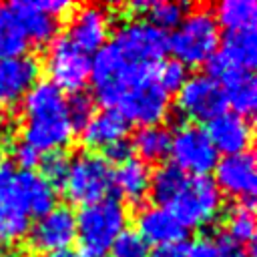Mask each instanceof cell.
Masks as SVG:
<instances>
[{
    "instance_id": "6da1fadb",
    "label": "cell",
    "mask_w": 257,
    "mask_h": 257,
    "mask_svg": "<svg viewBox=\"0 0 257 257\" xmlns=\"http://www.w3.org/2000/svg\"><path fill=\"white\" fill-rule=\"evenodd\" d=\"M22 143L38 153L62 151L74 137L66 98L50 80H38L22 98Z\"/></svg>"
},
{
    "instance_id": "7a4b0ae2",
    "label": "cell",
    "mask_w": 257,
    "mask_h": 257,
    "mask_svg": "<svg viewBox=\"0 0 257 257\" xmlns=\"http://www.w3.org/2000/svg\"><path fill=\"white\" fill-rule=\"evenodd\" d=\"M76 241L86 257H102L108 253L112 241L126 229L128 211L114 199L104 197L96 203L84 205L76 215Z\"/></svg>"
},
{
    "instance_id": "3957f363",
    "label": "cell",
    "mask_w": 257,
    "mask_h": 257,
    "mask_svg": "<svg viewBox=\"0 0 257 257\" xmlns=\"http://www.w3.org/2000/svg\"><path fill=\"white\" fill-rule=\"evenodd\" d=\"M221 32L209 8H197L185 14L169 38V50L183 66H201L219 50Z\"/></svg>"
},
{
    "instance_id": "277c9868",
    "label": "cell",
    "mask_w": 257,
    "mask_h": 257,
    "mask_svg": "<svg viewBox=\"0 0 257 257\" xmlns=\"http://www.w3.org/2000/svg\"><path fill=\"white\" fill-rule=\"evenodd\" d=\"M54 189L34 171H22L12 161H0V205H8L28 217H42L56 205Z\"/></svg>"
},
{
    "instance_id": "5b68a950",
    "label": "cell",
    "mask_w": 257,
    "mask_h": 257,
    "mask_svg": "<svg viewBox=\"0 0 257 257\" xmlns=\"http://www.w3.org/2000/svg\"><path fill=\"white\" fill-rule=\"evenodd\" d=\"M151 72L153 68L128 64L110 42L96 50L94 58L90 60V80L94 86V96L108 108H114L124 90Z\"/></svg>"
},
{
    "instance_id": "8992f818",
    "label": "cell",
    "mask_w": 257,
    "mask_h": 257,
    "mask_svg": "<svg viewBox=\"0 0 257 257\" xmlns=\"http://www.w3.org/2000/svg\"><path fill=\"white\" fill-rule=\"evenodd\" d=\"M185 229L213 223L223 211V195L209 177H189L179 195L167 207Z\"/></svg>"
},
{
    "instance_id": "52a82bcc",
    "label": "cell",
    "mask_w": 257,
    "mask_h": 257,
    "mask_svg": "<svg viewBox=\"0 0 257 257\" xmlns=\"http://www.w3.org/2000/svg\"><path fill=\"white\" fill-rule=\"evenodd\" d=\"M118 54L135 66L153 68L169 50V36L143 18L126 20L110 42Z\"/></svg>"
},
{
    "instance_id": "ba28073f",
    "label": "cell",
    "mask_w": 257,
    "mask_h": 257,
    "mask_svg": "<svg viewBox=\"0 0 257 257\" xmlns=\"http://www.w3.org/2000/svg\"><path fill=\"white\" fill-rule=\"evenodd\" d=\"M64 195L78 205H90L104 199L112 189V169L96 153H80L70 161L64 181Z\"/></svg>"
},
{
    "instance_id": "9c48e42d",
    "label": "cell",
    "mask_w": 257,
    "mask_h": 257,
    "mask_svg": "<svg viewBox=\"0 0 257 257\" xmlns=\"http://www.w3.org/2000/svg\"><path fill=\"white\" fill-rule=\"evenodd\" d=\"M169 155L173 157L175 167L193 177H207L219 161L213 143L209 141L205 128L199 124L179 126L171 139Z\"/></svg>"
},
{
    "instance_id": "30bf717a",
    "label": "cell",
    "mask_w": 257,
    "mask_h": 257,
    "mask_svg": "<svg viewBox=\"0 0 257 257\" xmlns=\"http://www.w3.org/2000/svg\"><path fill=\"white\" fill-rule=\"evenodd\" d=\"M46 72L62 92H78L90 78V58L68 38H54L46 52Z\"/></svg>"
},
{
    "instance_id": "8fae6325",
    "label": "cell",
    "mask_w": 257,
    "mask_h": 257,
    "mask_svg": "<svg viewBox=\"0 0 257 257\" xmlns=\"http://www.w3.org/2000/svg\"><path fill=\"white\" fill-rule=\"evenodd\" d=\"M118 112L131 122H139L141 126L161 124V120L169 114V94L155 82L153 72L135 84H131L116 104Z\"/></svg>"
},
{
    "instance_id": "7c38bea8",
    "label": "cell",
    "mask_w": 257,
    "mask_h": 257,
    "mask_svg": "<svg viewBox=\"0 0 257 257\" xmlns=\"http://www.w3.org/2000/svg\"><path fill=\"white\" fill-rule=\"evenodd\" d=\"M225 96L217 78L209 74L187 76L183 86L177 90V108L183 116L193 120H213L225 112Z\"/></svg>"
},
{
    "instance_id": "4fadbf2b",
    "label": "cell",
    "mask_w": 257,
    "mask_h": 257,
    "mask_svg": "<svg viewBox=\"0 0 257 257\" xmlns=\"http://www.w3.org/2000/svg\"><path fill=\"white\" fill-rule=\"evenodd\" d=\"M28 247L34 253L50 255L62 249H70L76 241V221L72 209L60 205L38 217L34 225H30L28 233Z\"/></svg>"
},
{
    "instance_id": "5bb4252c",
    "label": "cell",
    "mask_w": 257,
    "mask_h": 257,
    "mask_svg": "<svg viewBox=\"0 0 257 257\" xmlns=\"http://www.w3.org/2000/svg\"><path fill=\"white\" fill-rule=\"evenodd\" d=\"M221 195L241 199V203L253 205V195L257 191V171L255 157L247 153L225 155L215 165V181Z\"/></svg>"
},
{
    "instance_id": "9a60e30c",
    "label": "cell",
    "mask_w": 257,
    "mask_h": 257,
    "mask_svg": "<svg viewBox=\"0 0 257 257\" xmlns=\"http://www.w3.org/2000/svg\"><path fill=\"white\" fill-rule=\"evenodd\" d=\"M40 64L30 54L0 60V112L14 108L38 82Z\"/></svg>"
},
{
    "instance_id": "2e32d148",
    "label": "cell",
    "mask_w": 257,
    "mask_h": 257,
    "mask_svg": "<svg viewBox=\"0 0 257 257\" xmlns=\"http://www.w3.org/2000/svg\"><path fill=\"white\" fill-rule=\"evenodd\" d=\"M110 32V12L98 4L76 8L68 22V40L84 54L96 52L106 44Z\"/></svg>"
},
{
    "instance_id": "e0dca14e",
    "label": "cell",
    "mask_w": 257,
    "mask_h": 257,
    "mask_svg": "<svg viewBox=\"0 0 257 257\" xmlns=\"http://www.w3.org/2000/svg\"><path fill=\"white\" fill-rule=\"evenodd\" d=\"M205 133L213 143L215 151H221L223 155L247 153L253 141V126L249 118L239 116L235 112H221L219 116L209 120Z\"/></svg>"
},
{
    "instance_id": "ac0fdd59",
    "label": "cell",
    "mask_w": 257,
    "mask_h": 257,
    "mask_svg": "<svg viewBox=\"0 0 257 257\" xmlns=\"http://www.w3.org/2000/svg\"><path fill=\"white\" fill-rule=\"evenodd\" d=\"M137 233L147 241L157 247L163 245H177L183 243L187 229L181 225V221L165 207L153 205L141 209L137 217Z\"/></svg>"
},
{
    "instance_id": "d6986e66",
    "label": "cell",
    "mask_w": 257,
    "mask_h": 257,
    "mask_svg": "<svg viewBox=\"0 0 257 257\" xmlns=\"http://www.w3.org/2000/svg\"><path fill=\"white\" fill-rule=\"evenodd\" d=\"M6 8L22 28L28 42L48 44L54 40L58 30V18L52 16L42 6V2H12Z\"/></svg>"
},
{
    "instance_id": "ffe728a7",
    "label": "cell",
    "mask_w": 257,
    "mask_h": 257,
    "mask_svg": "<svg viewBox=\"0 0 257 257\" xmlns=\"http://www.w3.org/2000/svg\"><path fill=\"white\" fill-rule=\"evenodd\" d=\"M225 96V104L239 116H251L257 106V80L251 70L229 68L219 80Z\"/></svg>"
},
{
    "instance_id": "44dd1931",
    "label": "cell",
    "mask_w": 257,
    "mask_h": 257,
    "mask_svg": "<svg viewBox=\"0 0 257 257\" xmlns=\"http://www.w3.org/2000/svg\"><path fill=\"white\" fill-rule=\"evenodd\" d=\"M80 133L82 143L88 149H104L114 141L126 139L128 120L116 108H104L100 112H94Z\"/></svg>"
},
{
    "instance_id": "7402d4cb",
    "label": "cell",
    "mask_w": 257,
    "mask_h": 257,
    "mask_svg": "<svg viewBox=\"0 0 257 257\" xmlns=\"http://www.w3.org/2000/svg\"><path fill=\"white\" fill-rule=\"evenodd\" d=\"M229 68H241V70H251L257 62V34L255 28H245V30H231L223 36L219 42V52H217Z\"/></svg>"
},
{
    "instance_id": "603a6c76",
    "label": "cell",
    "mask_w": 257,
    "mask_h": 257,
    "mask_svg": "<svg viewBox=\"0 0 257 257\" xmlns=\"http://www.w3.org/2000/svg\"><path fill=\"white\" fill-rule=\"evenodd\" d=\"M112 185L128 203H141L151 189V169L141 159H128L112 173Z\"/></svg>"
},
{
    "instance_id": "cb8c5ba5",
    "label": "cell",
    "mask_w": 257,
    "mask_h": 257,
    "mask_svg": "<svg viewBox=\"0 0 257 257\" xmlns=\"http://www.w3.org/2000/svg\"><path fill=\"white\" fill-rule=\"evenodd\" d=\"M171 139L173 135L169 133L167 126L163 124H149V126H141L135 135V141L131 143L139 155L143 163H159L163 161L169 153H171Z\"/></svg>"
},
{
    "instance_id": "d4e9b609",
    "label": "cell",
    "mask_w": 257,
    "mask_h": 257,
    "mask_svg": "<svg viewBox=\"0 0 257 257\" xmlns=\"http://www.w3.org/2000/svg\"><path fill=\"white\" fill-rule=\"evenodd\" d=\"M213 16L219 26L227 32L255 28L257 20V4L255 0H223L215 6Z\"/></svg>"
},
{
    "instance_id": "484cf974",
    "label": "cell",
    "mask_w": 257,
    "mask_h": 257,
    "mask_svg": "<svg viewBox=\"0 0 257 257\" xmlns=\"http://www.w3.org/2000/svg\"><path fill=\"white\" fill-rule=\"evenodd\" d=\"M189 175H185L179 167H175L173 163L161 165L153 175H151V195L157 201L159 207H169L173 203V199L179 195V191L183 189V185L187 183Z\"/></svg>"
},
{
    "instance_id": "4316f807",
    "label": "cell",
    "mask_w": 257,
    "mask_h": 257,
    "mask_svg": "<svg viewBox=\"0 0 257 257\" xmlns=\"http://www.w3.org/2000/svg\"><path fill=\"white\" fill-rule=\"evenodd\" d=\"M133 10L141 12L147 16V22L157 26L159 30L167 28H177L179 22L185 18L189 4L187 2H169V0H159V2H135L131 6Z\"/></svg>"
},
{
    "instance_id": "83f0119b",
    "label": "cell",
    "mask_w": 257,
    "mask_h": 257,
    "mask_svg": "<svg viewBox=\"0 0 257 257\" xmlns=\"http://www.w3.org/2000/svg\"><path fill=\"white\" fill-rule=\"evenodd\" d=\"M28 38L24 36L22 28L18 26L10 10L6 6L0 8V60L24 54Z\"/></svg>"
},
{
    "instance_id": "f1b7e54d",
    "label": "cell",
    "mask_w": 257,
    "mask_h": 257,
    "mask_svg": "<svg viewBox=\"0 0 257 257\" xmlns=\"http://www.w3.org/2000/svg\"><path fill=\"white\" fill-rule=\"evenodd\" d=\"M243 251H239V245L227 235H217L215 239L201 237L193 243L185 245L183 257H239Z\"/></svg>"
},
{
    "instance_id": "f546056e",
    "label": "cell",
    "mask_w": 257,
    "mask_h": 257,
    "mask_svg": "<svg viewBox=\"0 0 257 257\" xmlns=\"http://www.w3.org/2000/svg\"><path fill=\"white\" fill-rule=\"evenodd\" d=\"M251 207L253 205L249 203H239L227 215V235L237 245H245L255 239V215Z\"/></svg>"
},
{
    "instance_id": "4dcf8cb0",
    "label": "cell",
    "mask_w": 257,
    "mask_h": 257,
    "mask_svg": "<svg viewBox=\"0 0 257 257\" xmlns=\"http://www.w3.org/2000/svg\"><path fill=\"white\" fill-rule=\"evenodd\" d=\"M30 229V217L8 205H0V247L14 245L24 239Z\"/></svg>"
},
{
    "instance_id": "1f68e13d",
    "label": "cell",
    "mask_w": 257,
    "mask_h": 257,
    "mask_svg": "<svg viewBox=\"0 0 257 257\" xmlns=\"http://www.w3.org/2000/svg\"><path fill=\"white\" fill-rule=\"evenodd\" d=\"M38 167H40V177L52 189L64 187V181H66L68 169H70V159L64 151H48V153L40 155Z\"/></svg>"
},
{
    "instance_id": "d6a6232c",
    "label": "cell",
    "mask_w": 257,
    "mask_h": 257,
    "mask_svg": "<svg viewBox=\"0 0 257 257\" xmlns=\"http://www.w3.org/2000/svg\"><path fill=\"white\" fill-rule=\"evenodd\" d=\"M153 78L155 82L169 94L177 92L183 82L187 80V66H183L179 60H161L153 66Z\"/></svg>"
},
{
    "instance_id": "836d02e7",
    "label": "cell",
    "mask_w": 257,
    "mask_h": 257,
    "mask_svg": "<svg viewBox=\"0 0 257 257\" xmlns=\"http://www.w3.org/2000/svg\"><path fill=\"white\" fill-rule=\"evenodd\" d=\"M110 257H149V243L133 229H124L110 245Z\"/></svg>"
},
{
    "instance_id": "e575fe53",
    "label": "cell",
    "mask_w": 257,
    "mask_h": 257,
    "mask_svg": "<svg viewBox=\"0 0 257 257\" xmlns=\"http://www.w3.org/2000/svg\"><path fill=\"white\" fill-rule=\"evenodd\" d=\"M66 112H68V120H70L72 128L82 131V126L94 114V98L82 90L72 92V96L66 100Z\"/></svg>"
},
{
    "instance_id": "d590c367",
    "label": "cell",
    "mask_w": 257,
    "mask_h": 257,
    "mask_svg": "<svg viewBox=\"0 0 257 257\" xmlns=\"http://www.w3.org/2000/svg\"><path fill=\"white\" fill-rule=\"evenodd\" d=\"M38 159H40V153L36 149H32L30 145L20 141L14 147V167H18L22 171H32L38 165Z\"/></svg>"
},
{
    "instance_id": "8d00e7d4",
    "label": "cell",
    "mask_w": 257,
    "mask_h": 257,
    "mask_svg": "<svg viewBox=\"0 0 257 257\" xmlns=\"http://www.w3.org/2000/svg\"><path fill=\"white\" fill-rule=\"evenodd\" d=\"M131 153H133V145L126 141V139H120V141H114L110 143L108 147H104V161L110 165V163H124L131 159Z\"/></svg>"
},
{
    "instance_id": "74e56055",
    "label": "cell",
    "mask_w": 257,
    "mask_h": 257,
    "mask_svg": "<svg viewBox=\"0 0 257 257\" xmlns=\"http://www.w3.org/2000/svg\"><path fill=\"white\" fill-rule=\"evenodd\" d=\"M183 251H185V243L163 245V247H157L155 251H149V257H183Z\"/></svg>"
},
{
    "instance_id": "f35d334b",
    "label": "cell",
    "mask_w": 257,
    "mask_h": 257,
    "mask_svg": "<svg viewBox=\"0 0 257 257\" xmlns=\"http://www.w3.org/2000/svg\"><path fill=\"white\" fill-rule=\"evenodd\" d=\"M46 257H86L82 251H76V249H62V251H56V253H50Z\"/></svg>"
},
{
    "instance_id": "ab89813d",
    "label": "cell",
    "mask_w": 257,
    "mask_h": 257,
    "mask_svg": "<svg viewBox=\"0 0 257 257\" xmlns=\"http://www.w3.org/2000/svg\"><path fill=\"white\" fill-rule=\"evenodd\" d=\"M0 257H20V255L8 247H0Z\"/></svg>"
},
{
    "instance_id": "60d3db41",
    "label": "cell",
    "mask_w": 257,
    "mask_h": 257,
    "mask_svg": "<svg viewBox=\"0 0 257 257\" xmlns=\"http://www.w3.org/2000/svg\"><path fill=\"white\" fill-rule=\"evenodd\" d=\"M239 257H245V255H243V253H241V255H239Z\"/></svg>"
}]
</instances>
